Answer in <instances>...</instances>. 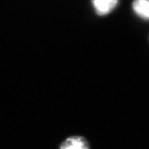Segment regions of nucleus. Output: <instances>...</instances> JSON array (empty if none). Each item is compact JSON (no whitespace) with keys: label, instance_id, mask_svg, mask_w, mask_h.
I'll return each mask as SVG.
<instances>
[{"label":"nucleus","instance_id":"1","mask_svg":"<svg viewBox=\"0 0 149 149\" xmlns=\"http://www.w3.org/2000/svg\"><path fill=\"white\" fill-rule=\"evenodd\" d=\"M59 149H89L88 141L81 136H72L61 143Z\"/></svg>","mask_w":149,"mask_h":149},{"label":"nucleus","instance_id":"2","mask_svg":"<svg viewBox=\"0 0 149 149\" xmlns=\"http://www.w3.org/2000/svg\"><path fill=\"white\" fill-rule=\"evenodd\" d=\"M118 0H92L95 10L99 15H106L114 9Z\"/></svg>","mask_w":149,"mask_h":149},{"label":"nucleus","instance_id":"3","mask_svg":"<svg viewBox=\"0 0 149 149\" xmlns=\"http://www.w3.org/2000/svg\"><path fill=\"white\" fill-rule=\"evenodd\" d=\"M133 8L139 17L149 20V0H135Z\"/></svg>","mask_w":149,"mask_h":149}]
</instances>
